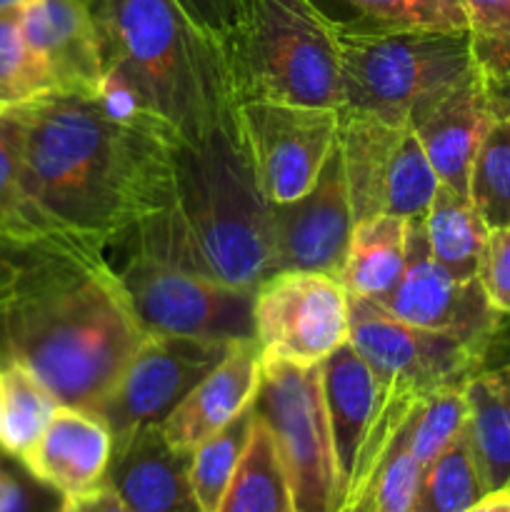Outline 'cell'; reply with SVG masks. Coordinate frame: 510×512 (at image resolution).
<instances>
[{
	"label": "cell",
	"instance_id": "6da1fadb",
	"mask_svg": "<svg viewBox=\"0 0 510 512\" xmlns=\"http://www.w3.org/2000/svg\"><path fill=\"white\" fill-rule=\"evenodd\" d=\"M143 338L105 245L25 205L0 220V365L98 415Z\"/></svg>",
	"mask_w": 510,
	"mask_h": 512
},
{
	"label": "cell",
	"instance_id": "7a4b0ae2",
	"mask_svg": "<svg viewBox=\"0 0 510 512\" xmlns=\"http://www.w3.org/2000/svg\"><path fill=\"white\" fill-rule=\"evenodd\" d=\"M20 193L40 218L100 245L123 243L170 203L180 138L168 125H123L95 100L50 93L18 108Z\"/></svg>",
	"mask_w": 510,
	"mask_h": 512
},
{
	"label": "cell",
	"instance_id": "3957f363",
	"mask_svg": "<svg viewBox=\"0 0 510 512\" xmlns=\"http://www.w3.org/2000/svg\"><path fill=\"white\" fill-rule=\"evenodd\" d=\"M128 255L255 290L273 275L270 200L260 190L235 118L180 140L170 203L123 240Z\"/></svg>",
	"mask_w": 510,
	"mask_h": 512
},
{
	"label": "cell",
	"instance_id": "277c9868",
	"mask_svg": "<svg viewBox=\"0 0 510 512\" xmlns=\"http://www.w3.org/2000/svg\"><path fill=\"white\" fill-rule=\"evenodd\" d=\"M105 65L128 78L150 113L200 140L235 110L223 45L178 0H88Z\"/></svg>",
	"mask_w": 510,
	"mask_h": 512
},
{
	"label": "cell",
	"instance_id": "5b68a950",
	"mask_svg": "<svg viewBox=\"0 0 510 512\" xmlns=\"http://www.w3.org/2000/svg\"><path fill=\"white\" fill-rule=\"evenodd\" d=\"M223 53L238 103L340 108L338 25L315 0H243Z\"/></svg>",
	"mask_w": 510,
	"mask_h": 512
},
{
	"label": "cell",
	"instance_id": "8992f818",
	"mask_svg": "<svg viewBox=\"0 0 510 512\" xmlns=\"http://www.w3.org/2000/svg\"><path fill=\"white\" fill-rule=\"evenodd\" d=\"M338 25V113L403 125L458 85L475 65L468 33L365 30Z\"/></svg>",
	"mask_w": 510,
	"mask_h": 512
},
{
	"label": "cell",
	"instance_id": "52a82bcc",
	"mask_svg": "<svg viewBox=\"0 0 510 512\" xmlns=\"http://www.w3.org/2000/svg\"><path fill=\"white\" fill-rule=\"evenodd\" d=\"M255 413L278 450L295 512H338L340 478L320 365L263 358Z\"/></svg>",
	"mask_w": 510,
	"mask_h": 512
},
{
	"label": "cell",
	"instance_id": "ba28073f",
	"mask_svg": "<svg viewBox=\"0 0 510 512\" xmlns=\"http://www.w3.org/2000/svg\"><path fill=\"white\" fill-rule=\"evenodd\" d=\"M338 153L355 220L400 215L423 220L440 180L410 123L338 113Z\"/></svg>",
	"mask_w": 510,
	"mask_h": 512
},
{
	"label": "cell",
	"instance_id": "9c48e42d",
	"mask_svg": "<svg viewBox=\"0 0 510 512\" xmlns=\"http://www.w3.org/2000/svg\"><path fill=\"white\" fill-rule=\"evenodd\" d=\"M115 270L145 333L205 340L255 338V290L223 285L143 255H128Z\"/></svg>",
	"mask_w": 510,
	"mask_h": 512
},
{
	"label": "cell",
	"instance_id": "30bf717a",
	"mask_svg": "<svg viewBox=\"0 0 510 512\" xmlns=\"http://www.w3.org/2000/svg\"><path fill=\"white\" fill-rule=\"evenodd\" d=\"M240 143L270 203L303 198L338 145L340 115L333 108L240 100L233 110Z\"/></svg>",
	"mask_w": 510,
	"mask_h": 512
},
{
	"label": "cell",
	"instance_id": "8fae6325",
	"mask_svg": "<svg viewBox=\"0 0 510 512\" xmlns=\"http://www.w3.org/2000/svg\"><path fill=\"white\" fill-rule=\"evenodd\" d=\"M350 343L373 368L380 395L413 403L465 385L485 360L450 335L415 328L360 298H350Z\"/></svg>",
	"mask_w": 510,
	"mask_h": 512
},
{
	"label": "cell",
	"instance_id": "7c38bea8",
	"mask_svg": "<svg viewBox=\"0 0 510 512\" xmlns=\"http://www.w3.org/2000/svg\"><path fill=\"white\" fill-rule=\"evenodd\" d=\"M253 320L263 358L320 365L350 340V295L338 275L280 270L255 288Z\"/></svg>",
	"mask_w": 510,
	"mask_h": 512
},
{
	"label": "cell",
	"instance_id": "4fadbf2b",
	"mask_svg": "<svg viewBox=\"0 0 510 512\" xmlns=\"http://www.w3.org/2000/svg\"><path fill=\"white\" fill-rule=\"evenodd\" d=\"M235 343L238 340L145 333L98 413L113 435V445L140 428L163 423L170 410L223 363Z\"/></svg>",
	"mask_w": 510,
	"mask_h": 512
},
{
	"label": "cell",
	"instance_id": "5bb4252c",
	"mask_svg": "<svg viewBox=\"0 0 510 512\" xmlns=\"http://www.w3.org/2000/svg\"><path fill=\"white\" fill-rule=\"evenodd\" d=\"M375 305L403 323L450 335L483 355L500 325V313L490 305L480 280L455 278L430 255L423 220L410 223L408 258L398 285Z\"/></svg>",
	"mask_w": 510,
	"mask_h": 512
},
{
	"label": "cell",
	"instance_id": "9a60e30c",
	"mask_svg": "<svg viewBox=\"0 0 510 512\" xmlns=\"http://www.w3.org/2000/svg\"><path fill=\"white\" fill-rule=\"evenodd\" d=\"M273 225V273L318 270L340 275L353 233L348 185L338 145L318 183L293 203H270Z\"/></svg>",
	"mask_w": 510,
	"mask_h": 512
},
{
	"label": "cell",
	"instance_id": "2e32d148",
	"mask_svg": "<svg viewBox=\"0 0 510 512\" xmlns=\"http://www.w3.org/2000/svg\"><path fill=\"white\" fill-rule=\"evenodd\" d=\"M18 13L25 43L48 68L55 93L93 100L105 58L88 0H25Z\"/></svg>",
	"mask_w": 510,
	"mask_h": 512
},
{
	"label": "cell",
	"instance_id": "e0dca14e",
	"mask_svg": "<svg viewBox=\"0 0 510 512\" xmlns=\"http://www.w3.org/2000/svg\"><path fill=\"white\" fill-rule=\"evenodd\" d=\"M495 118L490 83L473 68L458 85L413 115L410 128L418 135L440 185L468 195L473 160Z\"/></svg>",
	"mask_w": 510,
	"mask_h": 512
},
{
	"label": "cell",
	"instance_id": "ac0fdd59",
	"mask_svg": "<svg viewBox=\"0 0 510 512\" xmlns=\"http://www.w3.org/2000/svg\"><path fill=\"white\" fill-rule=\"evenodd\" d=\"M263 373V350L258 340H238L223 363L215 365L160 423L175 450L193 453L203 440L238 418L255 403Z\"/></svg>",
	"mask_w": 510,
	"mask_h": 512
},
{
	"label": "cell",
	"instance_id": "d6986e66",
	"mask_svg": "<svg viewBox=\"0 0 510 512\" xmlns=\"http://www.w3.org/2000/svg\"><path fill=\"white\" fill-rule=\"evenodd\" d=\"M113 435L98 415L58 405L38 443L23 455V468L63 498L83 495L105 483Z\"/></svg>",
	"mask_w": 510,
	"mask_h": 512
},
{
	"label": "cell",
	"instance_id": "ffe728a7",
	"mask_svg": "<svg viewBox=\"0 0 510 512\" xmlns=\"http://www.w3.org/2000/svg\"><path fill=\"white\" fill-rule=\"evenodd\" d=\"M105 483L133 512H200L190 485V453L148 425L113 445Z\"/></svg>",
	"mask_w": 510,
	"mask_h": 512
},
{
	"label": "cell",
	"instance_id": "44dd1931",
	"mask_svg": "<svg viewBox=\"0 0 510 512\" xmlns=\"http://www.w3.org/2000/svg\"><path fill=\"white\" fill-rule=\"evenodd\" d=\"M320 385L333 435L335 463L340 478V505L353 475L355 460L368 440L380 408V383L368 360L345 343L320 363Z\"/></svg>",
	"mask_w": 510,
	"mask_h": 512
},
{
	"label": "cell",
	"instance_id": "7402d4cb",
	"mask_svg": "<svg viewBox=\"0 0 510 512\" xmlns=\"http://www.w3.org/2000/svg\"><path fill=\"white\" fill-rule=\"evenodd\" d=\"M410 223L388 213L355 220L338 275L350 298L380 303L398 285L408 258Z\"/></svg>",
	"mask_w": 510,
	"mask_h": 512
},
{
	"label": "cell",
	"instance_id": "603a6c76",
	"mask_svg": "<svg viewBox=\"0 0 510 512\" xmlns=\"http://www.w3.org/2000/svg\"><path fill=\"white\" fill-rule=\"evenodd\" d=\"M468 438L488 493L510 483V360L465 383Z\"/></svg>",
	"mask_w": 510,
	"mask_h": 512
},
{
	"label": "cell",
	"instance_id": "cb8c5ba5",
	"mask_svg": "<svg viewBox=\"0 0 510 512\" xmlns=\"http://www.w3.org/2000/svg\"><path fill=\"white\" fill-rule=\"evenodd\" d=\"M423 235L430 255L460 280L478 278L490 228L470 195L440 185L423 218Z\"/></svg>",
	"mask_w": 510,
	"mask_h": 512
},
{
	"label": "cell",
	"instance_id": "d4e9b609",
	"mask_svg": "<svg viewBox=\"0 0 510 512\" xmlns=\"http://www.w3.org/2000/svg\"><path fill=\"white\" fill-rule=\"evenodd\" d=\"M315 5L350 28L468 33L463 0H315Z\"/></svg>",
	"mask_w": 510,
	"mask_h": 512
},
{
	"label": "cell",
	"instance_id": "484cf974",
	"mask_svg": "<svg viewBox=\"0 0 510 512\" xmlns=\"http://www.w3.org/2000/svg\"><path fill=\"white\" fill-rule=\"evenodd\" d=\"M215 512H295L283 463L258 413L243 460Z\"/></svg>",
	"mask_w": 510,
	"mask_h": 512
},
{
	"label": "cell",
	"instance_id": "4316f807",
	"mask_svg": "<svg viewBox=\"0 0 510 512\" xmlns=\"http://www.w3.org/2000/svg\"><path fill=\"white\" fill-rule=\"evenodd\" d=\"M58 405L53 393L25 365H0V415H3L0 453L23 460V455L48 428Z\"/></svg>",
	"mask_w": 510,
	"mask_h": 512
},
{
	"label": "cell",
	"instance_id": "83f0119b",
	"mask_svg": "<svg viewBox=\"0 0 510 512\" xmlns=\"http://www.w3.org/2000/svg\"><path fill=\"white\" fill-rule=\"evenodd\" d=\"M488 493L468 438L463 433L423 470L410 512H465Z\"/></svg>",
	"mask_w": 510,
	"mask_h": 512
},
{
	"label": "cell",
	"instance_id": "f1b7e54d",
	"mask_svg": "<svg viewBox=\"0 0 510 512\" xmlns=\"http://www.w3.org/2000/svg\"><path fill=\"white\" fill-rule=\"evenodd\" d=\"M255 425V403L190 453V485L200 512H215L228 493Z\"/></svg>",
	"mask_w": 510,
	"mask_h": 512
},
{
	"label": "cell",
	"instance_id": "f546056e",
	"mask_svg": "<svg viewBox=\"0 0 510 512\" xmlns=\"http://www.w3.org/2000/svg\"><path fill=\"white\" fill-rule=\"evenodd\" d=\"M408 423V420H405ZM423 468L405 445V425L383 458L338 512H410L418 495Z\"/></svg>",
	"mask_w": 510,
	"mask_h": 512
},
{
	"label": "cell",
	"instance_id": "4dcf8cb0",
	"mask_svg": "<svg viewBox=\"0 0 510 512\" xmlns=\"http://www.w3.org/2000/svg\"><path fill=\"white\" fill-rule=\"evenodd\" d=\"M18 8L0 10V115L55 93L48 68L25 43Z\"/></svg>",
	"mask_w": 510,
	"mask_h": 512
},
{
	"label": "cell",
	"instance_id": "1f68e13d",
	"mask_svg": "<svg viewBox=\"0 0 510 512\" xmlns=\"http://www.w3.org/2000/svg\"><path fill=\"white\" fill-rule=\"evenodd\" d=\"M468 195L490 230L510 225V118L495 113L473 160Z\"/></svg>",
	"mask_w": 510,
	"mask_h": 512
},
{
	"label": "cell",
	"instance_id": "d6a6232c",
	"mask_svg": "<svg viewBox=\"0 0 510 512\" xmlns=\"http://www.w3.org/2000/svg\"><path fill=\"white\" fill-rule=\"evenodd\" d=\"M465 385L445 388L415 405L405 423V445L410 455L428 468L468 425V403H465Z\"/></svg>",
	"mask_w": 510,
	"mask_h": 512
},
{
	"label": "cell",
	"instance_id": "836d02e7",
	"mask_svg": "<svg viewBox=\"0 0 510 512\" xmlns=\"http://www.w3.org/2000/svg\"><path fill=\"white\" fill-rule=\"evenodd\" d=\"M475 65L488 80H510V0H463Z\"/></svg>",
	"mask_w": 510,
	"mask_h": 512
},
{
	"label": "cell",
	"instance_id": "e575fe53",
	"mask_svg": "<svg viewBox=\"0 0 510 512\" xmlns=\"http://www.w3.org/2000/svg\"><path fill=\"white\" fill-rule=\"evenodd\" d=\"M63 495L35 480L23 463L0 453V512H60Z\"/></svg>",
	"mask_w": 510,
	"mask_h": 512
},
{
	"label": "cell",
	"instance_id": "d590c367",
	"mask_svg": "<svg viewBox=\"0 0 510 512\" xmlns=\"http://www.w3.org/2000/svg\"><path fill=\"white\" fill-rule=\"evenodd\" d=\"M20 155H23V125L18 110H10L0 115V220L23 210Z\"/></svg>",
	"mask_w": 510,
	"mask_h": 512
},
{
	"label": "cell",
	"instance_id": "8d00e7d4",
	"mask_svg": "<svg viewBox=\"0 0 510 512\" xmlns=\"http://www.w3.org/2000/svg\"><path fill=\"white\" fill-rule=\"evenodd\" d=\"M478 280L490 305L500 315H510V225L490 230Z\"/></svg>",
	"mask_w": 510,
	"mask_h": 512
},
{
	"label": "cell",
	"instance_id": "74e56055",
	"mask_svg": "<svg viewBox=\"0 0 510 512\" xmlns=\"http://www.w3.org/2000/svg\"><path fill=\"white\" fill-rule=\"evenodd\" d=\"M178 3L210 38L223 45L238 20L243 0H178Z\"/></svg>",
	"mask_w": 510,
	"mask_h": 512
},
{
	"label": "cell",
	"instance_id": "f35d334b",
	"mask_svg": "<svg viewBox=\"0 0 510 512\" xmlns=\"http://www.w3.org/2000/svg\"><path fill=\"white\" fill-rule=\"evenodd\" d=\"M60 512H133L123 503L118 493L108 483H100L98 488L88 490L83 495L63 498V510Z\"/></svg>",
	"mask_w": 510,
	"mask_h": 512
},
{
	"label": "cell",
	"instance_id": "ab89813d",
	"mask_svg": "<svg viewBox=\"0 0 510 512\" xmlns=\"http://www.w3.org/2000/svg\"><path fill=\"white\" fill-rule=\"evenodd\" d=\"M465 512H510V488L485 493L473 508H468Z\"/></svg>",
	"mask_w": 510,
	"mask_h": 512
},
{
	"label": "cell",
	"instance_id": "60d3db41",
	"mask_svg": "<svg viewBox=\"0 0 510 512\" xmlns=\"http://www.w3.org/2000/svg\"><path fill=\"white\" fill-rule=\"evenodd\" d=\"M488 83L493 110L503 118H510V80H488Z\"/></svg>",
	"mask_w": 510,
	"mask_h": 512
},
{
	"label": "cell",
	"instance_id": "b9f144b4",
	"mask_svg": "<svg viewBox=\"0 0 510 512\" xmlns=\"http://www.w3.org/2000/svg\"><path fill=\"white\" fill-rule=\"evenodd\" d=\"M0 430H3V415H0Z\"/></svg>",
	"mask_w": 510,
	"mask_h": 512
},
{
	"label": "cell",
	"instance_id": "7bdbcfd3",
	"mask_svg": "<svg viewBox=\"0 0 510 512\" xmlns=\"http://www.w3.org/2000/svg\"><path fill=\"white\" fill-rule=\"evenodd\" d=\"M508 488H510V483H508Z\"/></svg>",
	"mask_w": 510,
	"mask_h": 512
}]
</instances>
